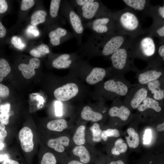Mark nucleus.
Returning <instances> with one entry per match:
<instances>
[{
  "label": "nucleus",
  "mask_w": 164,
  "mask_h": 164,
  "mask_svg": "<svg viewBox=\"0 0 164 164\" xmlns=\"http://www.w3.org/2000/svg\"><path fill=\"white\" fill-rule=\"evenodd\" d=\"M163 62L161 58L154 57L150 59L145 68L142 70H138L136 76L138 83L146 85L164 76Z\"/></svg>",
  "instance_id": "20e7f679"
},
{
  "label": "nucleus",
  "mask_w": 164,
  "mask_h": 164,
  "mask_svg": "<svg viewBox=\"0 0 164 164\" xmlns=\"http://www.w3.org/2000/svg\"><path fill=\"white\" fill-rule=\"evenodd\" d=\"M61 164H84L78 160L73 159L64 154L59 159Z\"/></svg>",
  "instance_id": "72a5a7b5"
},
{
  "label": "nucleus",
  "mask_w": 164,
  "mask_h": 164,
  "mask_svg": "<svg viewBox=\"0 0 164 164\" xmlns=\"http://www.w3.org/2000/svg\"><path fill=\"white\" fill-rule=\"evenodd\" d=\"M11 70V68L8 62L5 59L0 58V82L9 73Z\"/></svg>",
  "instance_id": "c85d7f7f"
},
{
  "label": "nucleus",
  "mask_w": 164,
  "mask_h": 164,
  "mask_svg": "<svg viewBox=\"0 0 164 164\" xmlns=\"http://www.w3.org/2000/svg\"><path fill=\"white\" fill-rule=\"evenodd\" d=\"M72 55L64 53L60 55L52 61V65L56 69H66L69 67L73 63Z\"/></svg>",
  "instance_id": "aec40b11"
},
{
  "label": "nucleus",
  "mask_w": 164,
  "mask_h": 164,
  "mask_svg": "<svg viewBox=\"0 0 164 164\" xmlns=\"http://www.w3.org/2000/svg\"><path fill=\"white\" fill-rule=\"evenodd\" d=\"M115 19L111 15L99 17L90 21L83 23L84 28H88L94 33L105 35L114 34L115 29Z\"/></svg>",
  "instance_id": "423d86ee"
},
{
  "label": "nucleus",
  "mask_w": 164,
  "mask_h": 164,
  "mask_svg": "<svg viewBox=\"0 0 164 164\" xmlns=\"http://www.w3.org/2000/svg\"><path fill=\"white\" fill-rule=\"evenodd\" d=\"M77 13L83 23L87 22L94 18L110 15L111 13L106 7L99 1L94 0L92 3L77 8Z\"/></svg>",
  "instance_id": "39448f33"
},
{
  "label": "nucleus",
  "mask_w": 164,
  "mask_h": 164,
  "mask_svg": "<svg viewBox=\"0 0 164 164\" xmlns=\"http://www.w3.org/2000/svg\"><path fill=\"white\" fill-rule=\"evenodd\" d=\"M26 34L29 37H37L39 36V32L36 26L29 25L27 27L26 31Z\"/></svg>",
  "instance_id": "c9c22d12"
},
{
  "label": "nucleus",
  "mask_w": 164,
  "mask_h": 164,
  "mask_svg": "<svg viewBox=\"0 0 164 164\" xmlns=\"http://www.w3.org/2000/svg\"><path fill=\"white\" fill-rule=\"evenodd\" d=\"M90 129L92 132L93 141L94 142L100 141L101 139L102 131L99 125L97 123H95L90 127Z\"/></svg>",
  "instance_id": "c756f323"
},
{
  "label": "nucleus",
  "mask_w": 164,
  "mask_h": 164,
  "mask_svg": "<svg viewBox=\"0 0 164 164\" xmlns=\"http://www.w3.org/2000/svg\"><path fill=\"white\" fill-rule=\"evenodd\" d=\"M79 89L74 83H69L56 89L54 92L55 98L60 101H68L76 96Z\"/></svg>",
  "instance_id": "f8f14e48"
},
{
  "label": "nucleus",
  "mask_w": 164,
  "mask_h": 164,
  "mask_svg": "<svg viewBox=\"0 0 164 164\" xmlns=\"http://www.w3.org/2000/svg\"><path fill=\"white\" fill-rule=\"evenodd\" d=\"M127 132L128 136L125 138L128 146L132 148H136L139 143L138 134L133 128L131 127L128 129Z\"/></svg>",
  "instance_id": "b1692460"
},
{
  "label": "nucleus",
  "mask_w": 164,
  "mask_h": 164,
  "mask_svg": "<svg viewBox=\"0 0 164 164\" xmlns=\"http://www.w3.org/2000/svg\"><path fill=\"white\" fill-rule=\"evenodd\" d=\"M148 96L159 101L164 98V76L146 85Z\"/></svg>",
  "instance_id": "4468645a"
},
{
  "label": "nucleus",
  "mask_w": 164,
  "mask_h": 164,
  "mask_svg": "<svg viewBox=\"0 0 164 164\" xmlns=\"http://www.w3.org/2000/svg\"><path fill=\"white\" fill-rule=\"evenodd\" d=\"M123 2L128 6L138 11L143 10L145 7V0H124Z\"/></svg>",
  "instance_id": "cd10ccee"
},
{
  "label": "nucleus",
  "mask_w": 164,
  "mask_h": 164,
  "mask_svg": "<svg viewBox=\"0 0 164 164\" xmlns=\"http://www.w3.org/2000/svg\"><path fill=\"white\" fill-rule=\"evenodd\" d=\"M162 102L163 101H158L147 96L137 109L144 117H154L161 112Z\"/></svg>",
  "instance_id": "9d476101"
},
{
  "label": "nucleus",
  "mask_w": 164,
  "mask_h": 164,
  "mask_svg": "<svg viewBox=\"0 0 164 164\" xmlns=\"http://www.w3.org/2000/svg\"><path fill=\"white\" fill-rule=\"evenodd\" d=\"M19 137L21 146L23 150L26 152L32 151L34 147L33 135L31 129L24 127L19 131Z\"/></svg>",
  "instance_id": "2eb2a0df"
},
{
  "label": "nucleus",
  "mask_w": 164,
  "mask_h": 164,
  "mask_svg": "<svg viewBox=\"0 0 164 164\" xmlns=\"http://www.w3.org/2000/svg\"><path fill=\"white\" fill-rule=\"evenodd\" d=\"M35 4L33 0H22V1L21 9L22 11H26L33 7Z\"/></svg>",
  "instance_id": "e433bc0d"
},
{
  "label": "nucleus",
  "mask_w": 164,
  "mask_h": 164,
  "mask_svg": "<svg viewBox=\"0 0 164 164\" xmlns=\"http://www.w3.org/2000/svg\"><path fill=\"white\" fill-rule=\"evenodd\" d=\"M97 164H98V163H97Z\"/></svg>",
  "instance_id": "4d7b16f0"
},
{
  "label": "nucleus",
  "mask_w": 164,
  "mask_h": 164,
  "mask_svg": "<svg viewBox=\"0 0 164 164\" xmlns=\"http://www.w3.org/2000/svg\"><path fill=\"white\" fill-rule=\"evenodd\" d=\"M71 158L84 164H90L93 161L89 151L84 145H76L71 151Z\"/></svg>",
  "instance_id": "dca6fc26"
},
{
  "label": "nucleus",
  "mask_w": 164,
  "mask_h": 164,
  "mask_svg": "<svg viewBox=\"0 0 164 164\" xmlns=\"http://www.w3.org/2000/svg\"><path fill=\"white\" fill-rule=\"evenodd\" d=\"M156 32L159 36L163 37H164V25L158 29L156 31Z\"/></svg>",
  "instance_id": "de8ad7c7"
},
{
  "label": "nucleus",
  "mask_w": 164,
  "mask_h": 164,
  "mask_svg": "<svg viewBox=\"0 0 164 164\" xmlns=\"http://www.w3.org/2000/svg\"><path fill=\"white\" fill-rule=\"evenodd\" d=\"M156 129L158 131L161 132L164 130V122H163L161 124H159L157 125Z\"/></svg>",
  "instance_id": "3c124183"
},
{
  "label": "nucleus",
  "mask_w": 164,
  "mask_h": 164,
  "mask_svg": "<svg viewBox=\"0 0 164 164\" xmlns=\"http://www.w3.org/2000/svg\"><path fill=\"white\" fill-rule=\"evenodd\" d=\"M10 108V105L9 103L0 105V112L1 113H8Z\"/></svg>",
  "instance_id": "37998d69"
},
{
  "label": "nucleus",
  "mask_w": 164,
  "mask_h": 164,
  "mask_svg": "<svg viewBox=\"0 0 164 164\" xmlns=\"http://www.w3.org/2000/svg\"><path fill=\"white\" fill-rule=\"evenodd\" d=\"M40 64V61L38 58L34 57L31 59L29 64L21 63L18 66L19 70L22 71L24 77L29 79L33 77L35 74V69L38 68Z\"/></svg>",
  "instance_id": "a211bd4d"
},
{
  "label": "nucleus",
  "mask_w": 164,
  "mask_h": 164,
  "mask_svg": "<svg viewBox=\"0 0 164 164\" xmlns=\"http://www.w3.org/2000/svg\"><path fill=\"white\" fill-rule=\"evenodd\" d=\"M2 164H19V162L15 160L8 159L2 163Z\"/></svg>",
  "instance_id": "09e8293b"
},
{
  "label": "nucleus",
  "mask_w": 164,
  "mask_h": 164,
  "mask_svg": "<svg viewBox=\"0 0 164 164\" xmlns=\"http://www.w3.org/2000/svg\"><path fill=\"white\" fill-rule=\"evenodd\" d=\"M109 164H125L124 162L122 160H119L116 161H113L110 162Z\"/></svg>",
  "instance_id": "864d4df0"
},
{
  "label": "nucleus",
  "mask_w": 164,
  "mask_h": 164,
  "mask_svg": "<svg viewBox=\"0 0 164 164\" xmlns=\"http://www.w3.org/2000/svg\"><path fill=\"white\" fill-rule=\"evenodd\" d=\"M68 1L73 8H77L90 4L94 2V0H71Z\"/></svg>",
  "instance_id": "473e14b6"
},
{
  "label": "nucleus",
  "mask_w": 164,
  "mask_h": 164,
  "mask_svg": "<svg viewBox=\"0 0 164 164\" xmlns=\"http://www.w3.org/2000/svg\"><path fill=\"white\" fill-rule=\"evenodd\" d=\"M159 15L162 19H164V6H159L158 9Z\"/></svg>",
  "instance_id": "8fccbe9b"
},
{
  "label": "nucleus",
  "mask_w": 164,
  "mask_h": 164,
  "mask_svg": "<svg viewBox=\"0 0 164 164\" xmlns=\"http://www.w3.org/2000/svg\"><path fill=\"white\" fill-rule=\"evenodd\" d=\"M4 138H2L0 135V142H2L4 140Z\"/></svg>",
  "instance_id": "6e6d98bb"
},
{
  "label": "nucleus",
  "mask_w": 164,
  "mask_h": 164,
  "mask_svg": "<svg viewBox=\"0 0 164 164\" xmlns=\"http://www.w3.org/2000/svg\"><path fill=\"white\" fill-rule=\"evenodd\" d=\"M70 140L69 137L63 135L49 139L47 142L48 146L57 152L63 153L69 146Z\"/></svg>",
  "instance_id": "f3484780"
},
{
  "label": "nucleus",
  "mask_w": 164,
  "mask_h": 164,
  "mask_svg": "<svg viewBox=\"0 0 164 164\" xmlns=\"http://www.w3.org/2000/svg\"><path fill=\"white\" fill-rule=\"evenodd\" d=\"M8 8V5L6 1L0 0V13L5 12Z\"/></svg>",
  "instance_id": "79ce46f5"
},
{
  "label": "nucleus",
  "mask_w": 164,
  "mask_h": 164,
  "mask_svg": "<svg viewBox=\"0 0 164 164\" xmlns=\"http://www.w3.org/2000/svg\"><path fill=\"white\" fill-rule=\"evenodd\" d=\"M8 87L0 83V97H6L9 95Z\"/></svg>",
  "instance_id": "58836bf2"
},
{
  "label": "nucleus",
  "mask_w": 164,
  "mask_h": 164,
  "mask_svg": "<svg viewBox=\"0 0 164 164\" xmlns=\"http://www.w3.org/2000/svg\"><path fill=\"white\" fill-rule=\"evenodd\" d=\"M110 58L114 75L124 77L127 72L136 73L138 70L134 64V49L122 46L111 55Z\"/></svg>",
  "instance_id": "f03ea898"
},
{
  "label": "nucleus",
  "mask_w": 164,
  "mask_h": 164,
  "mask_svg": "<svg viewBox=\"0 0 164 164\" xmlns=\"http://www.w3.org/2000/svg\"><path fill=\"white\" fill-rule=\"evenodd\" d=\"M47 13L44 10H40L35 12L31 17L32 25L36 26L39 24L44 22L46 20Z\"/></svg>",
  "instance_id": "393cba45"
},
{
  "label": "nucleus",
  "mask_w": 164,
  "mask_h": 164,
  "mask_svg": "<svg viewBox=\"0 0 164 164\" xmlns=\"http://www.w3.org/2000/svg\"><path fill=\"white\" fill-rule=\"evenodd\" d=\"M119 26L126 33H133L138 29L140 22L136 15L130 11L120 14L117 19Z\"/></svg>",
  "instance_id": "1a4fd4ad"
},
{
  "label": "nucleus",
  "mask_w": 164,
  "mask_h": 164,
  "mask_svg": "<svg viewBox=\"0 0 164 164\" xmlns=\"http://www.w3.org/2000/svg\"><path fill=\"white\" fill-rule=\"evenodd\" d=\"M86 126L83 125L79 126L73 137L72 140L76 145H84L86 142Z\"/></svg>",
  "instance_id": "5701e85b"
},
{
  "label": "nucleus",
  "mask_w": 164,
  "mask_h": 164,
  "mask_svg": "<svg viewBox=\"0 0 164 164\" xmlns=\"http://www.w3.org/2000/svg\"><path fill=\"white\" fill-rule=\"evenodd\" d=\"M127 144L124 142L121 138L117 139L115 142L114 147L111 149V153L114 155H118L125 152L127 149Z\"/></svg>",
  "instance_id": "a878e982"
},
{
  "label": "nucleus",
  "mask_w": 164,
  "mask_h": 164,
  "mask_svg": "<svg viewBox=\"0 0 164 164\" xmlns=\"http://www.w3.org/2000/svg\"><path fill=\"white\" fill-rule=\"evenodd\" d=\"M148 96L146 85L131 84L123 102L129 109H136Z\"/></svg>",
  "instance_id": "0eeeda50"
},
{
  "label": "nucleus",
  "mask_w": 164,
  "mask_h": 164,
  "mask_svg": "<svg viewBox=\"0 0 164 164\" xmlns=\"http://www.w3.org/2000/svg\"><path fill=\"white\" fill-rule=\"evenodd\" d=\"M62 104L60 101H56L54 104L55 112L56 116H61L62 115Z\"/></svg>",
  "instance_id": "ea45409f"
},
{
  "label": "nucleus",
  "mask_w": 164,
  "mask_h": 164,
  "mask_svg": "<svg viewBox=\"0 0 164 164\" xmlns=\"http://www.w3.org/2000/svg\"><path fill=\"white\" fill-rule=\"evenodd\" d=\"M46 127L50 130L61 132L67 128L68 125L65 119L60 118L50 121L47 124Z\"/></svg>",
  "instance_id": "4be33fe9"
},
{
  "label": "nucleus",
  "mask_w": 164,
  "mask_h": 164,
  "mask_svg": "<svg viewBox=\"0 0 164 164\" xmlns=\"http://www.w3.org/2000/svg\"><path fill=\"white\" fill-rule=\"evenodd\" d=\"M80 115L83 119L94 122L100 121L103 118L101 113L94 111L91 107L88 106L83 108Z\"/></svg>",
  "instance_id": "412c9836"
},
{
  "label": "nucleus",
  "mask_w": 164,
  "mask_h": 164,
  "mask_svg": "<svg viewBox=\"0 0 164 164\" xmlns=\"http://www.w3.org/2000/svg\"><path fill=\"white\" fill-rule=\"evenodd\" d=\"M60 8L62 15L67 20L71 27L77 45H81L84 28L80 17L67 0H61Z\"/></svg>",
  "instance_id": "7ed1b4c3"
},
{
  "label": "nucleus",
  "mask_w": 164,
  "mask_h": 164,
  "mask_svg": "<svg viewBox=\"0 0 164 164\" xmlns=\"http://www.w3.org/2000/svg\"><path fill=\"white\" fill-rule=\"evenodd\" d=\"M137 47L134 48L135 58L147 60L154 57L156 52V46L153 39L150 36H146L141 38Z\"/></svg>",
  "instance_id": "6e6552de"
},
{
  "label": "nucleus",
  "mask_w": 164,
  "mask_h": 164,
  "mask_svg": "<svg viewBox=\"0 0 164 164\" xmlns=\"http://www.w3.org/2000/svg\"><path fill=\"white\" fill-rule=\"evenodd\" d=\"M125 39L124 35H97L91 39L90 47L93 53H100L105 56H111L122 46Z\"/></svg>",
  "instance_id": "f257e3e1"
},
{
  "label": "nucleus",
  "mask_w": 164,
  "mask_h": 164,
  "mask_svg": "<svg viewBox=\"0 0 164 164\" xmlns=\"http://www.w3.org/2000/svg\"><path fill=\"white\" fill-rule=\"evenodd\" d=\"M11 43L15 47L20 50H23L26 46V44L22 41L21 38L16 36L12 38Z\"/></svg>",
  "instance_id": "f704fd0d"
},
{
  "label": "nucleus",
  "mask_w": 164,
  "mask_h": 164,
  "mask_svg": "<svg viewBox=\"0 0 164 164\" xmlns=\"http://www.w3.org/2000/svg\"><path fill=\"white\" fill-rule=\"evenodd\" d=\"M6 33V30L5 28L0 22V38L4 37Z\"/></svg>",
  "instance_id": "a18cd8bd"
},
{
  "label": "nucleus",
  "mask_w": 164,
  "mask_h": 164,
  "mask_svg": "<svg viewBox=\"0 0 164 164\" xmlns=\"http://www.w3.org/2000/svg\"><path fill=\"white\" fill-rule=\"evenodd\" d=\"M0 135L1 136L5 138L7 135V132L5 129V127L4 125L0 124Z\"/></svg>",
  "instance_id": "c03bdc74"
},
{
  "label": "nucleus",
  "mask_w": 164,
  "mask_h": 164,
  "mask_svg": "<svg viewBox=\"0 0 164 164\" xmlns=\"http://www.w3.org/2000/svg\"><path fill=\"white\" fill-rule=\"evenodd\" d=\"M152 137V131L150 129L145 130L143 138V143L144 144H149Z\"/></svg>",
  "instance_id": "4c0bfd02"
},
{
  "label": "nucleus",
  "mask_w": 164,
  "mask_h": 164,
  "mask_svg": "<svg viewBox=\"0 0 164 164\" xmlns=\"http://www.w3.org/2000/svg\"><path fill=\"white\" fill-rule=\"evenodd\" d=\"M4 146V144L2 142H0V150L2 149Z\"/></svg>",
  "instance_id": "5fc2aeb1"
},
{
  "label": "nucleus",
  "mask_w": 164,
  "mask_h": 164,
  "mask_svg": "<svg viewBox=\"0 0 164 164\" xmlns=\"http://www.w3.org/2000/svg\"><path fill=\"white\" fill-rule=\"evenodd\" d=\"M106 74L107 71L104 69L98 67H94L87 77L86 81L90 84H96L101 81Z\"/></svg>",
  "instance_id": "6ab92c4d"
},
{
  "label": "nucleus",
  "mask_w": 164,
  "mask_h": 164,
  "mask_svg": "<svg viewBox=\"0 0 164 164\" xmlns=\"http://www.w3.org/2000/svg\"><path fill=\"white\" fill-rule=\"evenodd\" d=\"M57 160L54 155L51 152H47L43 155L40 164H57Z\"/></svg>",
  "instance_id": "7c9ffc66"
},
{
  "label": "nucleus",
  "mask_w": 164,
  "mask_h": 164,
  "mask_svg": "<svg viewBox=\"0 0 164 164\" xmlns=\"http://www.w3.org/2000/svg\"><path fill=\"white\" fill-rule=\"evenodd\" d=\"M50 53L49 46L46 44H42L31 50L29 53L32 56L36 57L43 56Z\"/></svg>",
  "instance_id": "bb28decb"
},
{
  "label": "nucleus",
  "mask_w": 164,
  "mask_h": 164,
  "mask_svg": "<svg viewBox=\"0 0 164 164\" xmlns=\"http://www.w3.org/2000/svg\"><path fill=\"white\" fill-rule=\"evenodd\" d=\"M9 115L8 113H0V122L4 125L8 124L9 123Z\"/></svg>",
  "instance_id": "a19ab883"
},
{
  "label": "nucleus",
  "mask_w": 164,
  "mask_h": 164,
  "mask_svg": "<svg viewBox=\"0 0 164 164\" xmlns=\"http://www.w3.org/2000/svg\"><path fill=\"white\" fill-rule=\"evenodd\" d=\"M50 42L53 46H57L74 37L72 32L61 26H57L49 33Z\"/></svg>",
  "instance_id": "ddd939ff"
},
{
  "label": "nucleus",
  "mask_w": 164,
  "mask_h": 164,
  "mask_svg": "<svg viewBox=\"0 0 164 164\" xmlns=\"http://www.w3.org/2000/svg\"><path fill=\"white\" fill-rule=\"evenodd\" d=\"M120 136L119 131L117 129L108 128L102 131L101 138L104 141H106L108 137H117Z\"/></svg>",
  "instance_id": "2f4dec72"
},
{
  "label": "nucleus",
  "mask_w": 164,
  "mask_h": 164,
  "mask_svg": "<svg viewBox=\"0 0 164 164\" xmlns=\"http://www.w3.org/2000/svg\"><path fill=\"white\" fill-rule=\"evenodd\" d=\"M159 57L164 61V45H162L159 46L158 50Z\"/></svg>",
  "instance_id": "49530a36"
},
{
  "label": "nucleus",
  "mask_w": 164,
  "mask_h": 164,
  "mask_svg": "<svg viewBox=\"0 0 164 164\" xmlns=\"http://www.w3.org/2000/svg\"><path fill=\"white\" fill-rule=\"evenodd\" d=\"M9 155L7 154H1L0 155V162L9 159Z\"/></svg>",
  "instance_id": "603ef678"
},
{
  "label": "nucleus",
  "mask_w": 164,
  "mask_h": 164,
  "mask_svg": "<svg viewBox=\"0 0 164 164\" xmlns=\"http://www.w3.org/2000/svg\"><path fill=\"white\" fill-rule=\"evenodd\" d=\"M113 105L108 111L109 115L123 121H127L131 115L130 110L125 105L120 98L114 100Z\"/></svg>",
  "instance_id": "9b49d317"
}]
</instances>
